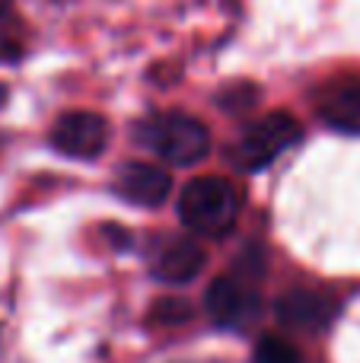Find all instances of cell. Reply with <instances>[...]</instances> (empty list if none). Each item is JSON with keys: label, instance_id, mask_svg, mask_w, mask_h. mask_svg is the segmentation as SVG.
Masks as SVG:
<instances>
[{"label": "cell", "instance_id": "6", "mask_svg": "<svg viewBox=\"0 0 360 363\" xmlns=\"http://www.w3.org/2000/svg\"><path fill=\"white\" fill-rule=\"evenodd\" d=\"M335 315V303L322 294L293 290L278 300V319L293 332H322Z\"/></svg>", "mask_w": 360, "mask_h": 363}, {"label": "cell", "instance_id": "7", "mask_svg": "<svg viewBox=\"0 0 360 363\" xmlns=\"http://www.w3.org/2000/svg\"><path fill=\"white\" fill-rule=\"evenodd\" d=\"M115 188H118L121 198L134 201V204L157 207V204H163L166 194H169V176L150 163H128L118 169Z\"/></svg>", "mask_w": 360, "mask_h": 363}, {"label": "cell", "instance_id": "11", "mask_svg": "<svg viewBox=\"0 0 360 363\" xmlns=\"http://www.w3.org/2000/svg\"><path fill=\"white\" fill-rule=\"evenodd\" d=\"M157 322H185L189 319V303H182V300H163V303H157Z\"/></svg>", "mask_w": 360, "mask_h": 363}, {"label": "cell", "instance_id": "3", "mask_svg": "<svg viewBox=\"0 0 360 363\" xmlns=\"http://www.w3.org/2000/svg\"><path fill=\"white\" fill-rule=\"evenodd\" d=\"M297 138H300V125L291 115H268V118H261L259 125H252L242 134V140L230 150V160L246 172L265 169L287 147L297 144Z\"/></svg>", "mask_w": 360, "mask_h": 363}, {"label": "cell", "instance_id": "9", "mask_svg": "<svg viewBox=\"0 0 360 363\" xmlns=\"http://www.w3.org/2000/svg\"><path fill=\"white\" fill-rule=\"evenodd\" d=\"M322 115L329 125L342 128V131H360V80L338 86L325 99Z\"/></svg>", "mask_w": 360, "mask_h": 363}, {"label": "cell", "instance_id": "1", "mask_svg": "<svg viewBox=\"0 0 360 363\" xmlns=\"http://www.w3.org/2000/svg\"><path fill=\"white\" fill-rule=\"evenodd\" d=\"M179 217L189 230L220 236L240 217V191L227 179H195L179 198Z\"/></svg>", "mask_w": 360, "mask_h": 363}, {"label": "cell", "instance_id": "5", "mask_svg": "<svg viewBox=\"0 0 360 363\" xmlns=\"http://www.w3.org/2000/svg\"><path fill=\"white\" fill-rule=\"evenodd\" d=\"M208 313L217 325L223 328H242L255 313H259V296L249 287H242L236 277H217L208 290Z\"/></svg>", "mask_w": 360, "mask_h": 363}, {"label": "cell", "instance_id": "10", "mask_svg": "<svg viewBox=\"0 0 360 363\" xmlns=\"http://www.w3.org/2000/svg\"><path fill=\"white\" fill-rule=\"evenodd\" d=\"M255 363H303L300 351L284 338H265L255 347Z\"/></svg>", "mask_w": 360, "mask_h": 363}, {"label": "cell", "instance_id": "2", "mask_svg": "<svg viewBox=\"0 0 360 363\" xmlns=\"http://www.w3.org/2000/svg\"><path fill=\"white\" fill-rule=\"evenodd\" d=\"M140 140L150 147L157 157H163L172 166H195L208 157L210 134L191 115H157V118L140 125Z\"/></svg>", "mask_w": 360, "mask_h": 363}, {"label": "cell", "instance_id": "8", "mask_svg": "<svg viewBox=\"0 0 360 363\" xmlns=\"http://www.w3.org/2000/svg\"><path fill=\"white\" fill-rule=\"evenodd\" d=\"M201 268H204V252H201V245L189 242V239L172 242L157 262V274L169 284L191 281V277L201 274Z\"/></svg>", "mask_w": 360, "mask_h": 363}, {"label": "cell", "instance_id": "12", "mask_svg": "<svg viewBox=\"0 0 360 363\" xmlns=\"http://www.w3.org/2000/svg\"><path fill=\"white\" fill-rule=\"evenodd\" d=\"M4 102H6V86L0 83V106H4Z\"/></svg>", "mask_w": 360, "mask_h": 363}, {"label": "cell", "instance_id": "4", "mask_svg": "<svg viewBox=\"0 0 360 363\" xmlns=\"http://www.w3.org/2000/svg\"><path fill=\"white\" fill-rule=\"evenodd\" d=\"M51 144L67 157L93 160L108 144V125L96 112H70L51 128Z\"/></svg>", "mask_w": 360, "mask_h": 363}]
</instances>
